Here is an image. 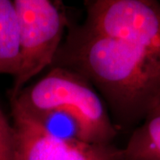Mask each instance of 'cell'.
Segmentation results:
<instances>
[{"label":"cell","mask_w":160,"mask_h":160,"mask_svg":"<svg viewBox=\"0 0 160 160\" xmlns=\"http://www.w3.org/2000/svg\"><path fill=\"white\" fill-rule=\"evenodd\" d=\"M51 67L85 78L110 109L116 127L137 126L160 101V60L85 23L69 28Z\"/></svg>","instance_id":"6da1fadb"},{"label":"cell","mask_w":160,"mask_h":160,"mask_svg":"<svg viewBox=\"0 0 160 160\" xmlns=\"http://www.w3.org/2000/svg\"><path fill=\"white\" fill-rule=\"evenodd\" d=\"M12 107L23 110L68 109L86 124L93 144L109 145L118 134L103 99L87 80L69 69L51 67L39 80L25 86Z\"/></svg>","instance_id":"7a4b0ae2"},{"label":"cell","mask_w":160,"mask_h":160,"mask_svg":"<svg viewBox=\"0 0 160 160\" xmlns=\"http://www.w3.org/2000/svg\"><path fill=\"white\" fill-rule=\"evenodd\" d=\"M20 32L21 64L11 100L31 78L51 67L63 41L68 20L60 4L51 0H13Z\"/></svg>","instance_id":"3957f363"},{"label":"cell","mask_w":160,"mask_h":160,"mask_svg":"<svg viewBox=\"0 0 160 160\" xmlns=\"http://www.w3.org/2000/svg\"><path fill=\"white\" fill-rule=\"evenodd\" d=\"M85 24L126 41L160 60V3L155 0L86 1Z\"/></svg>","instance_id":"277c9868"},{"label":"cell","mask_w":160,"mask_h":160,"mask_svg":"<svg viewBox=\"0 0 160 160\" xmlns=\"http://www.w3.org/2000/svg\"><path fill=\"white\" fill-rule=\"evenodd\" d=\"M14 160H125L116 145L66 142L48 136L25 116L12 109Z\"/></svg>","instance_id":"5b68a950"},{"label":"cell","mask_w":160,"mask_h":160,"mask_svg":"<svg viewBox=\"0 0 160 160\" xmlns=\"http://www.w3.org/2000/svg\"><path fill=\"white\" fill-rule=\"evenodd\" d=\"M23 114L28 119L48 136L66 142L92 143L86 124L79 116L68 109H46L23 111L12 107Z\"/></svg>","instance_id":"8992f818"},{"label":"cell","mask_w":160,"mask_h":160,"mask_svg":"<svg viewBox=\"0 0 160 160\" xmlns=\"http://www.w3.org/2000/svg\"><path fill=\"white\" fill-rule=\"evenodd\" d=\"M20 64V32L14 4L12 0H0V74L15 78Z\"/></svg>","instance_id":"52a82bcc"},{"label":"cell","mask_w":160,"mask_h":160,"mask_svg":"<svg viewBox=\"0 0 160 160\" xmlns=\"http://www.w3.org/2000/svg\"><path fill=\"white\" fill-rule=\"evenodd\" d=\"M125 160H160V101L132 132Z\"/></svg>","instance_id":"ba28073f"},{"label":"cell","mask_w":160,"mask_h":160,"mask_svg":"<svg viewBox=\"0 0 160 160\" xmlns=\"http://www.w3.org/2000/svg\"><path fill=\"white\" fill-rule=\"evenodd\" d=\"M0 160H14V141L12 125L0 109Z\"/></svg>","instance_id":"9c48e42d"},{"label":"cell","mask_w":160,"mask_h":160,"mask_svg":"<svg viewBox=\"0 0 160 160\" xmlns=\"http://www.w3.org/2000/svg\"><path fill=\"white\" fill-rule=\"evenodd\" d=\"M159 3H160V2H159Z\"/></svg>","instance_id":"30bf717a"}]
</instances>
